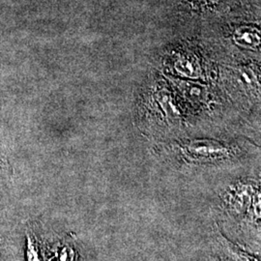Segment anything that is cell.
Wrapping results in <instances>:
<instances>
[{"label":"cell","mask_w":261,"mask_h":261,"mask_svg":"<svg viewBox=\"0 0 261 261\" xmlns=\"http://www.w3.org/2000/svg\"><path fill=\"white\" fill-rule=\"evenodd\" d=\"M8 169V164L6 159L4 158V156L0 153V173L6 171Z\"/></svg>","instance_id":"obj_5"},{"label":"cell","mask_w":261,"mask_h":261,"mask_svg":"<svg viewBox=\"0 0 261 261\" xmlns=\"http://www.w3.org/2000/svg\"><path fill=\"white\" fill-rule=\"evenodd\" d=\"M208 1H217V0H208Z\"/></svg>","instance_id":"obj_6"},{"label":"cell","mask_w":261,"mask_h":261,"mask_svg":"<svg viewBox=\"0 0 261 261\" xmlns=\"http://www.w3.org/2000/svg\"><path fill=\"white\" fill-rule=\"evenodd\" d=\"M28 238H27V260L28 261H42L41 253H40V247L37 241L35 234L32 231H28Z\"/></svg>","instance_id":"obj_4"},{"label":"cell","mask_w":261,"mask_h":261,"mask_svg":"<svg viewBox=\"0 0 261 261\" xmlns=\"http://www.w3.org/2000/svg\"><path fill=\"white\" fill-rule=\"evenodd\" d=\"M48 261H77V253L70 240L56 245Z\"/></svg>","instance_id":"obj_3"},{"label":"cell","mask_w":261,"mask_h":261,"mask_svg":"<svg viewBox=\"0 0 261 261\" xmlns=\"http://www.w3.org/2000/svg\"><path fill=\"white\" fill-rule=\"evenodd\" d=\"M234 41L244 47L255 48L259 45V32L256 29L242 28L237 29L234 33Z\"/></svg>","instance_id":"obj_2"},{"label":"cell","mask_w":261,"mask_h":261,"mask_svg":"<svg viewBox=\"0 0 261 261\" xmlns=\"http://www.w3.org/2000/svg\"><path fill=\"white\" fill-rule=\"evenodd\" d=\"M182 155L189 161L195 163H207L224 160L230 157L232 151L224 144L213 140L193 141L181 147Z\"/></svg>","instance_id":"obj_1"}]
</instances>
